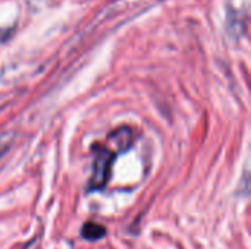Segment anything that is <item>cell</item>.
Segmentation results:
<instances>
[{
    "instance_id": "obj_1",
    "label": "cell",
    "mask_w": 251,
    "mask_h": 249,
    "mask_svg": "<svg viewBox=\"0 0 251 249\" xmlns=\"http://www.w3.org/2000/svg\"><path fill=\"white\" fill-rule=\"evenodd\" d=\"M115 151L100 147L97 154H96V160H94V167H93V175L88 183V191H100L109 181L110 178V170H112V164L115 160Z\"/></svg>"
},
{
    "instance_id": "obj_2",
    "label": "cell",
    "mask_w": 251,
    "mask_h": 249,
    "mask_svg": "<svg viewBox=\"0 0 251 249\" xmlns=\"http://www.w3.org/2000/svg\"><path fill=\"white\" fill-rule=\"evenodd\" d=\"M109 141L116 147V151H125L132 145V132L129 128H119L109 136Z\"/></svg>"
},
{
    "instance_id": "obj_4",
    "label": "cell",
    "mask_w": 251,
    "mask_h": 249,
    "mask_svg": "<svg viewBox=\"0 0 251 249\" xmlns=\"http://www.w3.org/2000/svg\"><path fill=\"white\" fill-rule=\"evenodd\" d=\"M9 147H10V134H3V135H0V158H1L3 154L7 151Z\"/></svg>"
},
{
    "instance_id": "obj_3",
    "label": "cell",
    "mask_w": 251,
    "mask_h": 249,
    "mask_svg": "<svg viewBox=\"0 0 251 249\" xmlns=\"http://www.w3.org/2000/svg\"><path fill=\"white\" fill-rule=\"evenodd\" d=\"M81 235L87 239V241H99L106 235V227L93 222H88L82 226L81 229Z\"/></svg>"
}]
</instances>
